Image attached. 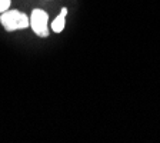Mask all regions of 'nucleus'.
Masks as SVG:
<instances>
[{"label": "nucleus", "instance_id": "nucleus-1", "mask_svg": "<svg viewBox=\"0 0 160 143\" xmlns=\"http://www.w3.org/2000/svg\"><path fill=\"white\" fill-rule=\"evenodd\" d=\"M0 23L4 27L6 32H16V30H23L30 26L29 17L20 10H6L0 14Z\"/></svg>", "mask_w": 160, "mask_h": 143}, {"label": "nucleus", "instance_id": "nucleus-2", "mask_svg": "<svg viewBox=\"0 0 160 143\" xmlns=\"http://www.w3.org/2000/svg\"><path fill=\"white\" fill-rule=\"evenodd\" d=\"M29 23L34 34L40 37H49V14L42 9H34L30 14Z\"/></svg>", "mask_w": 160, "mask_h": 143}, {"label": "nucleus", "instance_id": "nucleus-3", "mask_svg": "<svg viewBox=\"0 0 160 143\" xmlns=\"http://www.w3.org/2000/svg\"><path fill=\"white\" fill-rule=\"evenodd\" d=\"M66 14H67V9L66 7H62L60 13L56 16V19L52 22L50 27L53 30L54 33H62L64 30V26H66Z\"/></svg>", "mask_w": 160, "mask_h": 143}, {"label": "nucleus", "instance_id": "nucleus-4", "mask_svg": "<svg viewBox=\"0 0 160 143\" xmlns=\"http://www.w3.org/2000/svg\"><path fill=\"white\" fill-rule=\"evenodd\" d=\"M10 3H12V0H0V14L6 12V10H9Z\"/></svg>", "mask_w": 160, "mask_h": 143}]
</instances>
